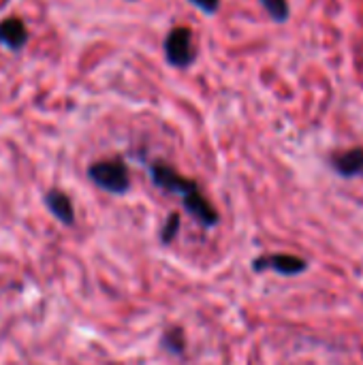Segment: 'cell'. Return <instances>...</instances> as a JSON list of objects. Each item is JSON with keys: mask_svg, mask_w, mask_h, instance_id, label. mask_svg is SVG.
Wrapping results in <instances>:
<instances>
[{"mask_svg": "<svg viewBox=\"0 0 363 365\" xmlns=\"http://www.w3.org/2000/svg\"><path fill=\"white\" fill-rule=\"evenodd\" d=\"M0 43L15 51L28 43V30L19 17H6L0 21Z\"/></svg>", "mask_w": 363, "mask_h": 365, "instance_id": "obj_6", "label": "cell"}, {"mask_svg": "<svg viewBox=\"0 0 363 365\" xmlns=\"http://www.w3.org/2000/svg\"><path fill=\"white\" fill-rule=\"evenodd\" d=\"M252 269L255 272L272 269L280 276H297L308 269V263L293 255H265V257H259L252 261Z\"/></svg>", "mask_w": 363, "mask_h": 365, "instance_id": "obj_4", "label": "cell"}, {"mask_svg": "<svg viewBox=\"0 0 363 365\" xmlns=\"http://www.w3.org/2000/svg\"><path fill=\"white\" fill-rule=\"evenodd\" d=\"M165 58L171 66L184 68L193 64L195 60V47H193V30L186 26L173 28L165 38Z\"/></svg>", "mask_w": 363, "mask_h": 365, "instance_id": "obj_3", "label": "cell"}, {"mask_svg": "<svg viewBox=\"0 0 363 365\" xmlns=\"http://www.w3.org/2000/svg\"><path fill=\"white\" fill-rule=\"evenodd\" d=\"M178 227H180V216L178 214H173V216H169V220H167V227H165V231H163V244H169L173 237H175V233H178Z\"/></svg>", "mask_w": 363, "mask_h": 365, "instance_id": "obj_10", "label": "cell"}, {"mask_svg": "<svg viewBox=\"0 0 363 365\" xmlns=\"http://www.w3.org/2000/svg\"><path fill=\"white\" fill-rule=\"evenodd\" d=\"M263 9L270 13V17L278 24H285L291 15V6L289 0H261Z\"/></svg>", "mask_w": 363, "mask_h": 365, "instance_id": "obj_8", "label": "cell"}, {"mask_svg": "<svg viewBox=\"0 0 363 365\" xmlns=\"http://www.w3.org/2000/svg\"><path fill=\"white\" fill-rule=\"evenodd\" d=\"M45 205H47V210H49L64 227H73V225H75L73 203H71V199H68L62 190H47V195H45Z\"/></svg>", "mask_w": 363, "mask_h": 365, "instance_id": "obj_7", "label": "cell"}, {"mask_svg": "<svg viewBox=\"0 0 363 365\" xmlns=\"http://www.w3.org/2000/svg\"><path fill=\"white\" fill-rule=\"evenodd\" d=\"M150 178L158 188H163V190H167L171 195H178L182 199V203H184V210L188 214H193L205 229H212V227L218 225L220 216L214 210V205L201 195L197 182L180 175L175 169H171L167 165H152L150 167Z\"/></svg>", "mask_w": 363, "mask_h": 365, "instance_id": "obj_1", "label": "cell"}, {"mask_svg": "<svg viewBox=\"0 0 363 365\" xmlns=\"http://www.w3.org/2000/svg\"><path fill=\"white\" fill-rule=\"evenodd\" d=\"M165 344H167V349H169V351H173V353H182V349H184V336H182V331H180V329H171V331H167V336H165Z\"/></svg>", "mask_w": 363, "mask_h": 365, "instance_id": "obj_9", "label": "cell"}, {"mask_svg": "<svg viewBox=\"0 0 363 365\" xmlns=\"http://www.w3.org/2000/svg\"><path fill=\"white\" fill-rule=\"evenodd\" d=\"M332 167L342 178H357L363 173V148H353L332 156Z\"/></svg>", "mask_w": 363, "mask_h": 365, "instance_id": "obj_5", "label": "cell"}, {"mask_svg": "<svg viewBox=\"0 0 363 365\" xmlns=\"http://www.w3.org/2000/svg\"><path fill=\"white\" fill-rule=\"evenodd\" d=\"M193 2L199 11H203L205 15H214L220 9V0H188Z\"/></svg>", "mask_w": 363, "mask_h": 365, "instance_id": "obj_11", "label": "cell"}, {"mask_svg": "<svg viewBox=\"0 0 363 365\" xmlns=\"http://www.w3.org/2000/svg\"><path fill=\"white\" fill-rule=\"evenodd\" d=\"M88 178L111 195H126L131 188V175L122 160H101L88 167Z\"/></svg>", "mask_w": 363, "mask_h": 365, "instance_id": "obj_2", "label": "cell"}]
</instances>
